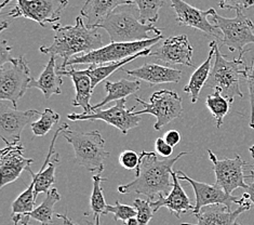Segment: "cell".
Segmentation results:
<instances>
[{
	"mask_svg": "<svg viewBox=\"0 0 254 225\" xmlns=\"http://www.w3.org/2000/svg\"><path fill=\"white\" fill-rule=\"evenodd\" d=\"M132 4H135V0H86L80 15L86 19L88 27L96 28L101 22L119 7Z\"/></svg>",
	"mask_w": 254,
	"mask_h": 225,
	"instance_id": "obj_21",
	"label": "cell"
},
{
	"mask_svg": "<svg viewBox=\"0 0 254 225\" xmlns=\"http://www.w3.org/2000/svg\"><path fill=\"white\" fill-rule=\"evenodd\" d=\"M126 99L118 100L115 102V104L112 107L104 109V111L98 109V111L93 112L92 114L71 113L67 115V118L71 121L102 120L112 125L115 128H117L123 135H127V133L131 129H133V128L140 125L142 121V117L136 113H133L135 109V106H133L129 109L126 107Z\"/></svg>",
	"mask_w": 254,
	"mask_h": 225,
	"instance_id": "obj_11",
	"label": "cell"
},
{
	"mask_svg": "<svg viewBox=\"0 0 254 225\" xmlns=\"http://www.w3.org/2000/svg\"><path fill=\"white\" fill-rule=\"evenodd\" d=\"M24 148L21 144L7 145L0 154V172H1V184L4 187L20 178L21 173L34 162L32 158L23 156Z\"/></svg>",
	"mask_w": 254,
	"mask_h": 225,
	"instance_id": "obj_17",
	"label": "cell"
},
{
	"mask_svg": "<svg viewBox=\"0 0 254 225\" xmlns=\"http://www.w3.org/2000/svg\"><path fill=\"white\" fill-rule=\"evenodd\" d=\"M245 79L248 83V90H249L250 106H251V116L249 127L254 130V62L250 66H246Z\"/></svg>",
	"mask_w": 254,
	"mask_h": 225,
	"instance_id": "obj_34",
	"label": "cell"
},
{
	"mask_svg": "<svg viewBox=\"0 0 254 225\" xmlns=\"http://www.w3.org/2000/svg\"><path fill=\"white\" fill-rule=\"evenodd\" d=\"M133 207H134L137 212L136 219L138 221V224L148 225L155 214L153 211V208L149 205V200L148 202H145V200H142L140 198L135 199L134 203H133Z\"/></svg>",
	"mask_w": 254,
	"mask_h": 225,
	"instance_id": "obj_33",
	"label": "cell"
},
{
	"mask_svg": "<svg viewBox=\"0 0 254 225\" xmlns=\"http://www.w3.org/2000/svg\"><path fill=\"white\" fill-rule=\"evenodd\" d=\"M96 28L105 29L111 42H136L161 35L154 24H143L128 10H116L101 22Z\"/></svg>",
	"mask_w": 254,
	"mask_h": 225,
	"instance_id": "obj_5",
	"label": "cell"
},
{
	"mask_svg": "<svg viewBox=\"0 0 254 225\" xmlns=\"http://www.w3.org/2000/svg\"><path fill=\"white\" fill-rule=\"evenodd\" d=\"M187 154L189 151H182L175 157L159 159L156 153L142 150L135 179L128 184L119 185L118 192L120 194H141L147 196L149 200L167 196L173 186L172 167L181 157Z\"/></svg>",
	"mask_w": 254,
	"mask_h": 225,
	"instance_id": "obj_1",
	"label": "cell"
},
{
	"mask_svg": "<svg viewBox=\"0 0 254 225\" xmlns=\"http://www.w3.org/2000/svg\"><path fill=\"white\" fill-rule=\"evenodd\" d=\"M62 136L74 149L78 165L94 174H101L104 171V160L111 154L105 150V140L99 130L82 132L72 130L67 125Z\"/></svg>",
	"mask_w": 254,
	"mask_h": 225,
	"instance_id": "obj_3",
	"label": "cell"
},
{
	"mask_svg": "<svg viewBox=\"0 0 254 225\" xmlns=\"http://www.w3.org/2000/svg\"><path fill=\"white\" fill-rule=\"evenodd\" d=\"M155 150H156V154L162 156L163 158H170V156L173 153V148L171 145H169L163 138L156 139Z\"/></svg>",
	"mask_w": 254,
	"mask_h": 225,
	"instance_id": "obj_37",
	"label": "cell"
},
{
	"mask_svg": "<svg viewBox=\"0 0 254 225\" xmlns=\"http://www.w3.org/2000/svg\"><path fill=\"white\" fill-rule=\"evenodd\" d=\"M238 225H241V224H238Z\"/></svg>",
	"mask_w": 254,
	"mask_h": 225,
	"instance_id": "obj_46",
	"label": "cell"
},
{
	"mask_svg": "<svg viewBox=\"0 0 254 225\" xmlns=\"http://www.w3.org/2000/svg\"><path fill=\"white\" fill-rule=\"evenodd\" d=\"M138 20L143 24H154L159 19V11L165 0H135Z\"/></svg>",
	"mask_w": 254,
	"mask_h": 225,
	"instance_id": "obj_30",
	"label": "cell"
},
{
	"mask_svg": "<svg viewBox=\"0 0 254 225\" xmlns=\"http://www.w3.org/2000/svg\"><path fill=\"white\" fill-rule=\"evenodd\" d=\"M56 217H58L59 219H61V220H63V223H64V225H78V224H76V223H74L72 222L70 219L66 216V215H61V214H57L56 215ZM89 225H96V224H94V223H91V222H89Z\"/></svg>",
	"mask_w": 254,
	"mask_h": 225,
	"instance_id": "obj_41",
	"label": "cell"
},
{
	"mask_svg": "<svg viewBox=\"0 0 254 225\" xmlns=\"http://www.w3.org/2000/svg\"><path fill=\"white\" fill-rule=\"evenodd\" d=\"M193 49L186 35L169 37L149 57L169 65H185L193 68L191 62Z\"/></svg>",
	"mask_w": 254,
	"mask_h": 225,
	"instance_id": "obj_16",
	"label": "cell"
},
{
	"mask_svg": "<svg viewBox=\"0 0 254 225\" xmlns=\"http://www.w3.org/2000/svg\"><path fill=\"white\" fill-rule=\"evenodd\" d=\"M171 7L175 11L177 22L180 25H185L191 28L200 30L208 36H212L216 39H222L221 30L214 24H211L208 20L209 16H212L215 9L210 8L208 10H199L192 5L185 2L184 0H170Z\"/></svg>",
	"mask_w": 254,
	"mask_h": 225,
	"instance_id": "obj_15",
	"label": "cell"
},
{
	"mask_svg": "<svg viewBox=\"0 0 254 225\" xmlns=\"http://www.w3.org/2000/svg\"><path fill=\"white\" fill-rule=\"evenodd\" d=\"M249 178L252 179V182H250V184H248L249 186H248L243 197L245 199H249L250 203L254 205V171H251V174L249 175Z\"/></svg>",
	"mask_w": 254,
	"mask_h": 225,
	"instance_id": "obj_40",
	"label": "cell"
},
{
	"mask_svg": "<svg viewBox=\"0 0 254 225\" xmlns=\"http://www.w3.org/2000/svg\"><path fill=\"white\" fill-rule=\"evenodd\" d=\"M57 59L56 56H51L41 75L37 79H32L28 86V88L39 89L47 100L54 94L62 93L61 87L63 84V78L58 73Z\"/></svg>",
	"mask_w": 254,
	"mask_h": 225,
	"instance_id": "obj_23",
	"label": "cell"
},
{
	"mask_svg": "<svg viewBox=\"0 0 254 225\" xmlns=\"http://www.w3.org/2000/svg\"><path fill=\"white\" fill-rule=\"evenodd\" d=\"M214 64L207 86L220 91L222 95L233 104L235 98H244L243 91L240 90V78H245L247 64L244 59L227 60L221 53L216 41H214Z\"/></svg>",
	"mask_w": 254,
	"mask_h": 225,
	"instance_id": "obj_4",
	"label": "cell"
},
{
	"mask_svg": "<svg viewBox=\"0 0 254 225\" xmlns=\"http://www.w3.org/2000/svg\"><path fill=\"white\" fill-rule=\"evenodd\" d=\"M250 208L251 203L249 202H246L234 211L223 205H211L203 207L196 215L197 223H182L181 225H238V217Z\"/></svg>",
	"mask_w": 254,
	"mask_h": 225,
	"instance_id": "obj_18",
	"label": "cell"
},
{
	"mask_svg": "<svg viewBox=\"0 0 254 225\" xmlns=\"http://www.w3.org/2000/svg\"><path fill=\"white\" fill-rule=\"evenodd\" d=\"M41 225H42V224H41Z\"/></svg>",
	"mask_w": 254,
	"mask_h": 225,
	"instance_id": "obj_47",
	"label": "cell"
},
{
	"mask_svg": "<svg viewBox=\"0 0 254 225\" xmlns=\"http://www.w3.org/2000/svg\"><path fill=\"white\" fill-rule=\"evenodd\" d=\"M135 101L143 105V109L136 112L137 115L149 114L156 117L154 125L155 130H161L166 125L182 116L183 106L182 98L172 90H160L156 91L149 99V103L143 101L136 96Z\"/></svg>",
	"mask_w": 254,
	"mask_h": 225,
	"instance_id": "obj_9",
	"label": "cell"
},
{
	"mask_svg": "<svg viewBox=\"0 0 254 225\" xmlns=\"http://www.w3.org/2000/svg\"><path fill=\"white\" fill-rule=\"evenodd\" d=\"M108 214H112L114 216L115 221L126 222L127 220H129V219H131V218H136L137 212H136L134 207L120 204L117 200L116 204H115L114 206H110V205L107 206L104 215H108Z\"/></svg>",
	"mask_w": 254,
	"mask_h": 225,
	"instance_id": "obj_32",
	"label": "cell"
},
{
	"mask_svg": "<svg viewBox=\"0 0 254 225\" xmlns=\"http://www.w3.org/2000/svg\"><path fill=\"white\" fill-rule=\"evenodd\" d=\"M8 27H9V22H5V21L2 22V23H1V27H0V32L2 33L3 30H4L5 28H8Z\"/></svg>",
	"mask_w": 254,
	"mask_h": 225,
	"instance_id": "obj_44",
	"label": "cell"
},
{
	"mask_svg": "<svg viewBox=\"0 0 254 225\" xmlns=\"http://www.w3.org/2000/svg\"><path fill=\"white\" fill-rule=\"evenodd\" d=\"M124 225H140V224H138V221L136 218H131V219H129V220L124 222Z\"/></svg>",
	"mask_w": 254,
	"mask_h": 225,
	"instance_id": "obj_42",
	"label": "cell"
},
{
	"mask_svg": "<svg viewBox=\"0 0 254 225\" xmlns=\"http://www.w3.org/2000/svg\"><path fill=\"white\" fill-rule=\"evenodd\" d=\"M13 0H4L0 9ZM15 5L8 11L7 15L12 19L26 17L37 22L41 27L57 25L61 19L64 9L67 7L68 0H14Z\"/></svg>",
	"mask_w": 254,
	"mask_h": 225,
	"instance_id": "obj_6",
	"label": "cell"
},
{
	"mask_svg": "<svg viewBox=\"0 0 254 225\" xmlns=\"http://www.w3.org/2000/svg\"><path fill=\"white\" fill-rule=\"evenodd\" d=\"M177 175L179 180H182L190 184L193 188L196 196V204L195 208H193V215H198L203 207L211 206V205H223L226 206L228 209H232L233 205L243 206L247 199L244 197L238 198L233 195H229L225 191L223 190L217 184H207L202 183V182L195 181L187 176L183 171L178 170Z\"/></svg>",
	"mask_w": 254,
	"mask_h": 225,
	"instance_id": "obj_13",
	"label": "cell"
},
{
	"mask_svg": "<svg viewBox=\"0 0 254 225\" xmlns=\"http://www.w3.org/2000/svg\"><path fill=\"white\" fill-rule=\"evenodd\" d=\"M254 5V0H220L219 7L221 9L243 11Z\"/></svg>",
	"mask_w": 254,
	"mask_h": 225,
	"instance_id": "obj_36",
	"label": "cell"
},
{
	"mask_svg": "<svg viewBox=\"0 0 254 225\" xmlns=\"http://www.w3.org/2000/svg\"><path fill=\"white\" fill-rule=\"evenodd\" d=\"M177 172H172L173 186L171 192L167 196H160L156 200H149V205L153 208L154 212H157L162 207H166L175 218L180 219L183 214L189 211H193L195 205L190 203V199L186 195L183 187L180 184Z\"/></svg>",
	"mask_w": 254,
	"mask_h": 225,
	"instance_id": "obj_19",
	"label": "cell"
},
{
	"mask_svg": "<svg viewBox=\"0 0 254 225\" xmlns=\"http://www.w3.org/2000/svg\"><path fill=\"white\" fill-rule=\"evenodd\" d=\"M32 79L27 61L23 57L0 68V100L11 102L16 108L17 101L25 94Z\"/></svg>",
	"mask_w": 254,
	"mask_h": 225,
	"instance_id": "obj_10",
	"label": "cell"
},
{
	"mask_svg": "<svg viewBox=\"0 0 254 225\" xmlns=\"http://www.w3.org/2000/svg\"><path fill=\"white\" fill-rule=\"evenodd\" d=\"M208 155L213 165L216 179L215 184L222 187L229 195H232V193L237 188L247 190L249 185L246 183V179L249 176L245 175V167L248 163L240 155H236L233 159L226 158L222 160H220L211 150H208Z\"/></svg>",
	"mask_w": 254,
	"mask_h": 225,
	"instance_id": "obj_12",
	"label": "cell"
},
{
	"mask_svg": "<svg viewBox=\"0 0 254 225\" xmlns=\"http://www.w3.org/2000/svg\"><path fill=\"white\" fill-rule=\"evenodd\" d=\"M58 73L62 77H70L72 83H74L76 90V98L72 100V106L81 107L84 114H92V105L90 104V99H91L93 92L91 78L87 74H84L83 70H58Z\"/></svg>",
	"mask_w": 254,
	"mask_h": 225,
	"instance_id": "obj_22",
	"label": "cell"
},
{
	"mask_svg": "<svg viewBox=\"0 0 254 225\" xmlns=\"http://www.w3.org/2000/svg\"><path fill=\"white\" fill-rule=\"evenodd\" d=\"M214 53H215L214 41H211L208 59L192 73V75L190 78L189 83L184 87V92L190 94V102L192 104H195V103H197V101L199 100V95H200L201 89L204 84L207 83L208 79L210 77L211 70H212V68H211V63H212Z\"/></svg>",
	"mask_w": 254,
	"mask_h": 225,
	"instance_id": "obj_24",
	"label": "cell"
},
{
	"mask_svg": "<svg viewBox=\"0 0 254 225\" xmlns=\"http://www.w3.org/2000/svg\"><path fill=\"white\" fill-rule=\"evenodd\" d=\"M152 52H153L152 48H149V49L136 53L135 56L125 59L123 61H118V62H113V63L103 64V65H90L87 70H83V72L84 74H87L90 78H91L92 88L94 90V88L98 86L101 81L104 80V79H106L107 77H110L113 73L123 69L126 64L132 62V61H134L137 58L149 57L150 54H152Z\"/></svg>",
	"mask_w": 254,
	"mask_h": 225,
	"instance_id": "obj_27",
	"label": "cell"
},
{
	"mask_svg": "<svg viewBox=\"0 0 254 225\" xmlns=\"http://www.w3.org/2000/svg\"><path fill=\"white\" fill-rule=\"evenodd\" d=\"M211 17L216 27L221 30V42L229 51L239 52L238 59H243L246 52L251 51L245 50V47L254 44V24L243 11H236V16L233 19H227L216 12Z\"/></svg>",
	"mask_w": 254,
	"mask_h": 225,
	"instance_id": "obj_7",
	"label": "cell"
},
{
	"mask_svg": "<svg viewBox=\"0 0 254 225\" xmlns=\"http://www.w3.org/2000/svg\"><path fill=\"white\" fill-rule=\"evenodd\" d=\"M141 89V82L140 80H129V79H122V80L113 82V81H106L105 83V90H106V96L102 102L98 104L92 105V111L95 112L100 109L101 107L107 105L108 103L113 101H118L126 99L127 96L135 94L138 90Z\"/></svg>",
	"mask_w": 254,
	"mask_h": 225,
	"instance_id": "obj_25",
	"label": "cell"
},
{
	"mask_svg": "<svg viewBox=\"0 0 254 225\" xmlns=\"http://www.w3.org/2000/svg\"><path fill=\"white\" fill-rule=\"evenodd\" d=\"M60 200H61V195L59 194L57 188H52V190L47 193L44 202H42L38 207H36L32 212L25 215H20V223H22L23 225H28L29 220H31V219H35L36 221L40 222L42 225H50L53 221L52 219L54 214V205L60 202Z\"/></svg>",
	"mask_w": 254,
	"mask_h": 225,
	"instance_id": "obj_26",
	"label": "cell"
},
{
	"mask_svg": "<svg viewBox=\"0 0 254 225\" xmlns=\"http://www.w3.org/2000/svg\"><path fill=\"white\" fill-rule=\"evenodd\" d=\"M56 32L54 40L49 47H40L39 51L57 58H62L63 63L59 70H66L67 62L74 57L82 56L103 47L102 36L98 28H90L83 22L82 16L76 17L75 25L52 26Z\"/></svg>",
	"mask_w": 254,
	"mask_h": 225,
	"instance_id": "obj_2",
	"label": "cell"
},
{
	"mask_svg": "<svg viewBox=\"0 0 254 225\" xmlns=\"http://www.w3.org/2000/svg\"><path fill=\"white\" fill-rule=\"evenodd\" d=\"M38 116H41V113L37 109L19 111L14 106H9L1 101L0 103V137L5 145L19 143L24 128L28 124L32 125Z\"/></svg>",
	"mask_w": 254,
	"mask_h": 225,
	"instance_id": "obj_14",
	"label": "cell"
},
{
	"mask_svg": "<svg viewBox=\"0 0 254 225\" xmlns=\"http://www.w3.org/2000/svg\"><path fill=\"white\" fill-rule=\"evenodd\" d=\"M119 163L127 170L137 169L138 163H140V155L130 150H124L119 155Z\"/></svg>",
	"mask_w": 254,
	"mask_h": 225,
	"instance_id": "obj_35",
	"label": "cell"
},
{
	"mask_svg": "<svg viewBox=\"0 0 254 225\" xmlns=\"http://www.w3.org/2000/svg\"><path fill=\"white\" fill-rule=\"evenodd\" d=\"M21 221V216L20 215H15L12 216V222H13V225H17Z\"/></svg>",
	"mask_w": 254,
	"mask_h": 225,
	"instance_id": "obj_43",
	"label": "cell"
},
{
	"mask_svg": "<svg viewBox=\"0 0 254 225\" xmlns=\"http://www.w3.org/2000/svg\"><path fill=\"white\" fill-rule=\"evenodd\" d=\"M122 71L125 72L126 74L137 78V80L146 81L150 86L169 82H179L183 76V73L179 70L167 68V66L156 63H145L141 68L133 70L122 69Z\"/></svg>",
	"mask_w": 254,
	"mask_h": 225,
	"instance_id": "obj_20",
	"label": "cell"
},
{
	"mask_svg": "<svg viewBox=\"0 0 254 225\" xmlns=\"http://www.w3.org/2000/svg\"><path fill=\"white\" fill-rule=\"evenodd\" d=\"M163 139L166 140V142L169 145H171L172 148H174V147H177V145L180 143L182 137H181V133L179 131H177V130H170V131H168L166 133L165 137H163Z\"/></svg>",
	"mask_w": 254,
	"mask_h": 225,
	"instance_id": "obj_39",
	"label": "cell"
},
{
	"mask_svg": "<svg viewBox=\"0 0 254 225\" xmlns=\"http://www.w3.org/2000/svg\"><path fill=\"white\" fill-rule=\"evenodd\" d=\"M93 181V188L92 194L90 197V208H91L94 224L101 225L100 217L105 214V210L107 208V204L105 203L104 195H103V188H102V182L106 181V179L102 178L101 174H94L92 176Z\"/></svg>",
	"mask_w": 254,
	"mask_h": 225,
	"instance_id": "obj_28",
	"label": "cell"
},
{
	"mask_svg": "<svg viewBox=\"0 0 254 225\" xmlns=\"http://www.w3.org/2000/svg\"><path fill=\"white\" fill-rule=\"evenodd\" d=\"M249 151H250L251 157H252V159H253V163H254V144L249 149Z\"/></svg>",
	"mask_w": 254,
	"mask_h": 225,
	"instance_id": "obj_45",
	"label": "cell"
},
{
	"mask_svg": "<svg viewBox=\"0 0 254 225\" xmlns=\"http://www.w3.org/2000/svg\"><path fill=\"white\" fill-rule=\"evenodd\" d=\"M11 47L8 45L7 40H2L0 44V68H2L7 63H12L15 60V58H12L10 56Z\"/></svg>",
	"mask_w": 254,
	"mask_h": 225,
	"instance_id": "obj_38",
	"label": "cell"
},
{
	"mask_svg": "<svg viewBox=\"0 0 254 225\" xmlns=\"http://www.w3.org/2000/svg\"><path fill=\"white\" fill-rule=\"evenodd\" d=\"M60 115L54 112L51 108H46L44 113H41V116L38 120L34 121L31 125L32 131L35 137H44L49 132L52 127L59 123Z\"/></svg>",
	"mask_w": 254,
	"mask_h": 225,
	"instance_id": "obj_31",
	"label": "cell"
},
{
	"mask_svg": "<svg viewBox=\"0 0 254 225\" xmlns=\"http://www.w3.org/2000/svg\"><path fill=\"white\" fill-rule=\"evenodd\" d=\"M162 38V36H158V37L152 39L136 42H111L110 45L103 46L98 50L71 58L67 62L66 68L78 64L103 65L118 62V61H123L125 59L135 56L138 52L149 49V48L158 44Z\"/></svg>",
	"mask_w": 254,
	"mask_h": 225,
	"instance_id": "obj_8",
	"label": "cell"
},
{
	"mask_svg": "<svg viewBox=\"0 0 254 225\" xmlns=\"http://www.w3.org/2000/svg\"><path fill=\"white\" fill-rule=\"evenodd\" d=\"M231 104L232 103L225 96H223L220 91L217 90H214L212 94L208 95L207 100H205V105H207L209 111L212 114L217 128L222 127L224 118L229 113Z\"/></svg>",
	"mask_w": 254,
	"mask_h": 225,
	"instance_id": "obj_29",
	"label": "cell"
}]
</instances>
